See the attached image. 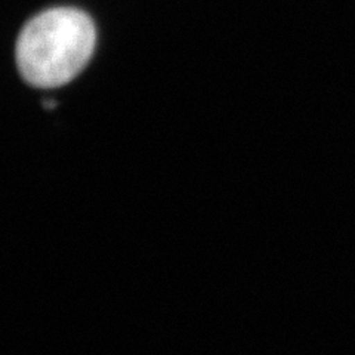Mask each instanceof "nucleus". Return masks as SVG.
Listing matches in <instances>:
<instances>
[{
    "label": "nucleus",
    "instance_id": "1",
    "mask_svg": "<svg viewBox=\"0 0 355 355\" xmlns=\"http://www.w3.org/2000/svg\"><path fill=\"white\" fill-rule=\"evenodd\" d=\"M96 44L92 18L74 8L44 10L21 30L17 65L27 83L57 87L71 82L91 60Z\"/></svg>",
    "mask_w": 355,
    "mask_h": 355
}]
</instances>
